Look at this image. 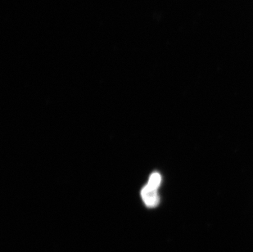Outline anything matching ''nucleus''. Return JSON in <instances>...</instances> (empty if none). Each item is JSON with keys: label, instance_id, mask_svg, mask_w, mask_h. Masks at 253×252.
Returning a JSON list of instances; mask_svg holds the SVG:
<instances>
[{"label": "nucleus", "instance_id": "1", "mask_svg": "<svg viewBox=\"0 0 253 252\" xmlns=\"http://www.w3.org/2000/svg\"><path fill=\"white\" fill-rule=\"evenodd\" d=\"M141 196L146 206L148 207H155L159 203V197H158L157 190L152 189L148 185H146L141 191Z\"/></svg>", "mask_w": 253, "mask_h": 252}, {"label": "nucleus", "instance_id": "2", "mask_svg": "<svg viewBox=\"0 0 253 252\" xmlns=\"http://www.w3.org/2000/svg\"><path fill=\"white\" fill-rule=\"evenodd\" d=\"M161 182H162V177H161L160 174L158 173H153L149 178L148 183H147V185L152 189L154 190H158V188L160 186Z\"/></svg>", "mask_w": 253, "mask_h": 252}]
</instances>
